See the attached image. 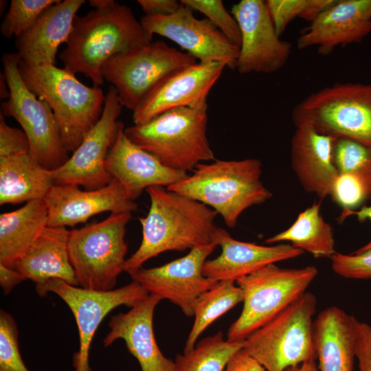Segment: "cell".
Returning a JSON list of instances; mask_svg holds the SVG:
<instances>
[{
	"label": "cell",
	"instance_id": "cell-1",
	"mask_svg": "<svg viewBox=\"0 0 371 371\" xmlns=\"http://www.w3.org/2000/svg\"><path fill=\"white\" fill-rule=\"evenodd\" d=\"M146 190L150 205L146 216L139 218L142 243L126 259L124 271L130 274L166 251L218 245L225 230L215 225L218 214L215 210L163 186H150Z\"/></svg>",
	"mask_w": 371,
	"mask_h": 371
},
{
	"label": "cell",
	"instance_id": "cell-2",
	"mask_svg": "<svg viewBox=\"0 0 371 371\" xmlns=\"http://www.w3.org/2000/svg\"><path fill=\"white\" fill-rule=\"evenodd\" d=\"M153 41L131 9L112 0L106 6L76 16L65 48L59 54L64 68L104 83L102 68L112 56Z\"/></svg>",
	"mask_w": 371,
	"mask_h": 371
},
{
	"label": "cell",
	"instance_id": "cell-3",
	"mask_svg": "<svg viewBox=\"0 0 371 371\" xmlns=\"http://www.w3.org/2000/svg\"><path fill=\"white\" fill-rule=\"evenodd\" d=\"M261 174L257 159H215L199 164L192 175L166 188L207 205L227 227H234L245 210L272 196L260 181Z\"/></svg>",
	"mask_w": 371,
	"mask_h": 371
},
{
	"label": "cell",
	"instance_id": "cell-4",
	"mask_svg": "<svg viewBox=\"0 0 371 371\" xmlns=\"http://www.w3.org/2000/svg\"><path fill=\"white\" fill-rule=\"evenodd\" d=\"M20 74L31 91L46 101L58 124L63 144L73 153L100 120L105 96L76 75L53 65L30 66L20 61Z\"/></svg>",
	"mask_w": 371,
	"mask_h": 371
},
{
	"label": "cell",
	"instance_id": "cell-5",
	"mask_svg": "<svg viewBox=\"0 0 371 371\" xmlns=\"http://www.w3.org/2000/svg\"><path fill=\"white\" fill-rule=\"evenodd\" d=\"M207 104L168 111L124 129L126 137L164 166L187 172L215 160L207 136Z\"/></svg>",
	"mask_w": 371,
	"mask_h": 371
},
{
	"label": "cell",
	"instance_id": "cell-6",
	"mask_svg": "<svg viewBox=\"0 0 371 371\" xmlns=\"http://www.w3.org/2000/svg\"><path fill=\"white\" fill-rule=\"evenodd\" d=\"M317 300L305 292L278 315L251 333L243 350L267 371H285L315 360L313 317Z\"/></svg>",
	"mask_w": 371,
	"mask_h": 371
},
{
	"label": "cell",
	"instance_id": "cell-7",
	"mask_svg": "<svg viewBox=\"0 0 371 371\" xmlns=\"http://www.w3.org/2000/svg\"><path fill=\"white\" fill-rule=\"evenodd\" d=\"M131 213H111L104 220L69 230L68 253L79 286L113 290L124 271L128 247L126 228Z\"/></svg>",
	"mask_w": 371,
	"mask_h": 371
},
{
	"label": "cell",
	"instance_id": "cell-8",
	"mask_svg": "<svg viewBox=\"0 0 371 371\" xmlns=\"http://www.w3.org/2000/svg\"><path fill=\"white\" fill-rule=\"evenodd\" d=\"M317 273L315 266L282 268L273 263L236 280L243 293V308L227 339L244 341L306 292Z\"/></svg>",
	"mask_w": 371,
	"mask_h": 371
},
{
	"label": "cell",
	"instance_id": "cell-9",
	"mask_svg": "<svg viewBox=\"0 0 371 371\" xmlns=\"http://www.w3.org/2000/svg\"><path fill=\"white\" fill-rule=\"evenodd\" d=\"M319 132L371 148V83H334L306 96L292 112Z\"/></svg>",
	"mask_w": 371,
	"mask_h": 371
},
{
	"label": "cell",
	"instance_id": "cell-10",
	"mask_svg": "<svg viewBox=\"0 0 371 371\" xmlns=\"http://www.w3.org/2000/svg\"><path fill=\"white\" fill-rule=\"evenodd\" d=\"M21 60L17 52L5 53L2 56L10 95L1 104V113L19 123L28 138L33 159L45 169L54 170L69 159V153L50 106L24 82L19 70Z\"/></svg>",
	"mask_w": 371,
	"mask_h": 371
},
{
	"label": "cell",
	"instance_id": "cell-11",
	"mask_svg": "<svg viewBox=\"0 0 371 371\" xmlns=\"http://www.w3.org/2000/svg\"><path fill=\"white\" fill-rule=\"evenodd\" d=\"M196 62L187 52L157 41L112 56L101 72L115 89L122 106L133 111L162 80Z\"/></svg>",
	"mask_w": 371,
	"mask_h": 371
},
{
	"label": "cell",
	"instance_id": "cell-12",
	"mask_svg": "<svg viewBox=\"0 0 371 371\" xmlns=\"http://www.w3.org/2000/svg\"><path fill=\"white\" fill-rule=\"evenodd\" d=\"M36 291L41 297L49 292L56 293L67 304L75 317L80 342L79 350L73 357L75 371H91L89 364L90 346L104 317L119 306L131 308L149 295L135 281L118 289L98 291L73 286L57 278L36 284Z\"/></svg>",
	"mask_w": 371,
	"mask_h": 371
},
{
	"label": "cell",
	"instance_id": "cell-13",
	"mask_svg": "<svg viewBox=\"0 0 371 371\" xmlns=\"http://www.w3.org/2000/svg\"><path fill=\"white\" fill-rule=\"evenodd\" d=\"M121 104L114 87L105 95L102 115L69 159L50 170L55 184L75 185L85 190H96L113 179L106 168V159L124 124L118 120Z\"/></svg>",
	"mask_w": 371,
	"mask_h": 371
},
{
	"label": "cell",
	"instance_id": "cell-14",
	"mask_svg": "<svg viewBox=\"0 0 371 371\" xmlns=\"http://www.w3.org/2000/svg\"><path fill=\"white\" fill-rule=\"evenodd\" d=\"M232 14L241 34L238 71L272 74L281 69L289 59L292 45L276 33L265 1L241 0L233 5Z\"/></svg>",
	"mask_w": 371,
	"mask_h": 371
},
{
	"label": "cell",
	"instance_id": "cell-15",
	"mask_svg": "<svg viewBox=\"0 0 371 371\" xmlns=\"http://www.w3.org/2000/svg\"><path fill=\"white\" fill-rule=\"evenodd\" d=\"M140 23L151 36L158 34L172 41L198 61L222 63L236 69L239 47L207 19L196 18L193 10L181 3L171 14L144 15Z\"/></svg>",
	"mask_w": 371,
	"mask_h": 371
},
{
	"label": "cell",
	"instance_id": "cell-16",
	"mask_svg": "<svg viewBox=\"0 0 371 371\" xmlns=\"http://www.w3.org/2000/svg\"><path fill=\"white\" fill-rule=\"evenodd\" d=\"M218 245L212 243L195 247L180 258L160 267H141L129 276L149 294L169 300L179 306L184 315L192 317L197 297L218 282L203 274L207 258Z\"/></svg>",
	"mask_w": 371,
	"mask_h": 371
},
{
	"label": "cell",
	"instance_id": "cell-17",
	"mask_svg": "<svg viewBox=\"0 0 371 371\" xmlns=\"http://www.w3.org/2000/svg\"><path fill=\"white\" fill-rule=\"evenodd\" d=\"M224 63L198 61L158 83L133 111L134 124H142L168 111L207 105V98L221 77Z\"/></svg>",
	"mask_w": 371,
	"mask_h": 371
},
{
	"label": "cell",
	"instance_id": "cell-18",
	"mask_svg": "<svg viewBox=\"0 0 371 371\" xmlns=\"http://www.w3.org/2000/svg\"><path fill=\"white\" fill-rule=\"evenodd\" d=\"M79 187L62 184L52 187L44 199L48 226L74 227L100 213H132L137 210L136 198L115 179L96 190H81Z\"/></svg>",
	"mask_w": 371,
	"mask_h": 371
},
{
	"label": "cell",
	"instance_id": "cell-19",
	"mask_svg": "<svg viewBox=\"0 0 371 371\" xmlns=\"http://www.w3.org/2000/svg\"><path fill=\"white\" fill-rule=\"evenodd\" d=\"M371 33V0H336L310 22L298 36L297 47H316L328 55L335 48L361 42Z\"/></svg>",
	"mask_w": 371,
	"mask_h": 371
},
{
	"label": "cell",
	"instance_id": "cell-20",
	"mask_svg": "<svg viewBox=\"0 0 371 371\" xmlns=\"http://www.w3.org/2000/svg\"><path fill=\"white\" fill-rule=\"evenodd\" d=\"M161 299L149 294L126 313L113 316L110 331L103 339L104 347L118 339L124 341L128 352L137 360L142 371H175L174 361L160 350L153 330V315Z\"/></svg>",
	"mask_w": 371,
	"mask_h": 371
},
{
	"label": "cell",
	"instance_id": "cell-21",
	"mask_svg": "<svg viewBox=\"0 0 371 371\" xmlns=\"http://www.w3.org/2000/svg\"><path fill=\"white\" fill-rule=\"evenodd\" d=\"M291 161L304 189L323 199L330 195L339 172L333 160L336 138L323 134L310 123L295 122Z\"/></svg>",
	"mask_w": 371,
	"mask_h": 371
},
{
	"label": "cell",
	"instance_id": "cell-22",
	"mask_svg": "<svg viewBox=\"0 0 371 371\" xmlns=\"http://www.w3.org/2000/svg\"><path fill=\"white\" fill-rule=\"evenodd\" d=\"M106 168L137 199L150 186H166L186 178L187 172L170 169L119 132L106 159Z\"/></svg>",
	"mask_w": 371,
	"mask_h": 371
},
{
	"label": "cell",
	"instance_id": "cell-23",
	"mask_svg": "<svg viewBox=\"0 0 371 371\" xmlns=\"http://www.w3.org/2000/svg\"><path fill=\"white\" fill-rule=\"evenodd\" d=\"M85 0H58L47 8L35 23L16 38L21 60L30 66L56 65L60 45L66 43L76 13Z\"/></svg>",
	"mask_w": 371,
	"mask_h": 371
},
{
	"label": "cell",
	"instance_id": "cell-24",
	"mask_svg": "<svg viewBox=\"0 0 371 371\" xmlns=\"http://www.w3.org/2000/svg\"><path fill=\"white\" fill-rule=\"evenodd\" d=\"M218 245L221 247V254L207 260L203 267V276L216 281L236 282L267 265L295 258L304 253L291 244L264 246L240 241L225 230Z\"/></svg>",
	"mask_w": 371,
	"mask_h": 371
},
{
	"label": "cell",
	"instance_id": "cell-25",
	"mask_svg": "<svg viewBox=\"0 0 371 371\" xmlns=\"http://www.w3.org/2000/svg\"><path fill=\"white\" fill-rule=\"evenodd\" d=\"M357 319L337 306L322 311L313 322L319 371H353Z\"/></svg>",
	"mask_w": 371,
	"mask_h": 371
},
{
	"label": "cell",
	"instance_id": "cell-26",
	"mask_svg": "<svg viewBox=\"0 0 371 371\" xmlns=\"http://www.w3.org/2000/svg\"><path fill=\"white\" fill-rule=\"evenodd\" d=\"M69 234L65 227L47 225L13 268L35 284L57 278L78 286L69 258Z\"/></svg>",
	"mask_w": 371,
	"mask_h": 371
},
{
	"label": "cell",
	"instance_id": "cell-27",
	"mask_svg": "<svg viewBox=\"0 0 371 371\" xmlns=\"http://www.w3.org/2000/svg\"><path fill=\"white\" fill-rule=\"evenodd\" d=\"M55 184L30 153L0 157V205L44 199Z\"/></svg>",
	"mask_w": 371,
	"mask_h": 371
},
{
	"label": "cell",
	"instance_id": "cell-28",
	"mask_svg": "<svg viewBox=\"0 0 371 371\" xmlns=\"http://www.w3.org/2000/svg\"><path fill=\"white\" fill-rule=\"evenodd\" d=\"M44 199L29 201L23 207L0 215V264L13 268L47 226Z\"/></svg>",
	"mask_w": 371,
	"mask_h": 371
},
{
	"label": "cell",
	"instance_id": "cell-29",
	"mask_svg": "<svg viewBox=\"0 0 371 371\" xmlns=\"http://www.w3.org/2000/svg\"><path fill=\"white\" fill-rule=\"evenodd\" d=\"M320 204L315 202L300 212L289 227L266 239L265 243L290 242L315 258H330L337 253L334 234L330 225L320 214Z\"/></svg>",
	"mask_w": 371,
	"mask_h": 371
},
{
	"label": "cell",
	"instance_id": "cell-30",
	"mask_svg": "<svg viewBox=\"0 0 371 371\" xmlns=\"http://www.w3.org/2000/svg\"><path fill=\"white\" fill-rule=\"evenodd\" d=\"M243 301V293L236 282L221 280L196 300L194 319L183 352L193 349L201 333L216 319Z\"/></svg>",
	"mask_w": 371,
	"mask_h": 371
},
{
	"label": "cell",
	"instance_id": "cell-31",
	"mask_svg": "<svg viewBox=\"0 0 371 371\" xmlns=\"http://www.w3.org/2000/svg\"><path fill=\"white\" fill-rule=\"evenodd\" d=\"M243 344L244 341L225 340L223 333L218 332L199 341L190 351L177 355L175 371H225Z\"/></svg>",
	"mask_w": 371,
	"mask_h": 371
},
{
	"label": "cell",
	"instance_id": "cell-32",
	"mask_svg": "<svg viewBox=\"0 0 371 371\" xmlns=\"http://www.w3.org/2000/svg\"><path fill=\"white\" fill-rule=\"evenodd\" d=\"M333 160L339 173H350L359 177L371 194V148L359 142L336 139Z\"/></svg>",
	"mask_w": 371,
	"mask_h": 371
},
{
	"label": "cell",
	"instance_id": "cell-33",
	"mask_svg": "<svg viewBox=\"0 0 371 371\" xmlns=\"http://www.w3.org/2000/svg\"><path fill=\"white\" fill-rule=\"evenodd\" d=\"M335 1L267 0L265 4L275 30L280 36L289 23L295 18H301L310 23Z\"/></svg>",
	"mask_w": 371,
	"mask_h": 371
},
{
	"label": "cell",
	"instance_id": "cell-34",
	"mask_svg": "<svg viewBox=\"0 0 371 371\" xmlns=\"http://www.w3.org/2000/svg\"><path fill=\"white\" fill-rule=\"evenodd\" d=\"M58 0H12L0 26L7 38H16L29 29L49 6Z\"/></svg>",
	"mask_w": 371,
	"mask_h": 371
},
{
	"label": "cell",
	"instance_id": "cell-35",
	"mask_svg": "<svg viewBox=\"0 0 371 371\" xmlns=\"http://www.w3.org/2000/svg\"><path fill=\"white\" fill-rule=\"evenodd\" d=\"M330 195L342 208L339 222L350 216L356 207L371 196L364 183L350 173H339L333 185Z\"/></svg>",
	"mask_w": 371,
	"mask_h": 371
},
{
	"label": "cell",
	"instance_id": "cell-36",
	"mask_svg": "<svg viewBox=\"0 0 371 371\" xmlns=\"http://www.w3.org/2000/svg\"><path fill=\"white\" fill-rule=\"evenodd\" d=\"M180 2L192 10L203 14L229 41L240 46L241 34L239 25L221 0H180Z\"/></svg>",
	"mask_w": 371,
	"mask_h": 371
},
{
	"label": "cell",
	"instance_id": "cell-37",
	"mask_svg": "<svg viewBox=\"0 0 371 371\" xmlns=\"http://www.w3.org/2000/svg\"><path fill=\"white\" fill-rule=\"evenodd\" d=\"M18 329L14 318L0 311V371H29L19 350Z\"/></svg>",
	"mask_w": 371,
	"mask_h": 371
},
{
	"label": "cell",
	"instance_id": "cell-38",
	"mask_svg": "<svg viewBox=\"0 0 371 371\" xmlns=\"http://www.w3.org/2000/svg\"><path fill=\"white\" fill-rule=\"evenodd\" d=\"M331 267L346 278H371V248L353 251L351 254L336 253L331 258Z\"/></svg>",
	"mask_w": 371,
	"mask_h": 371
},
{
	"label": "cell",
	"instance_id": "cell-39",
	"mask_svg": "<svg viewBox=\"0 0 371 371\" xmlns=\"http://www.w3.org/2000/svg\"><path fill=\"white\" fill-rule=\"evenodd\" d=\"M0 113V157L30 153V142L25 132L8 125Z\"/></svg>",
	"mask_w": 371,
	"mask_h": 371
},
{
	"label": "cell",
	"instance_id": "cell-40",
	"mask_svg": "<svg viewBox=\"0 0 371 371\" xmlns=\"http://www.w3.org/2000/svg\"><path fill=\"white\" fill-rule=\"evenodd\" d=\"M355 355L359 371H371V326L359 320L356 323Z\"/></svg>",
	"mask_w": 371,
	"mask_h": 371
},
{
	"label": "cell",
	"instance_id": "cell-41",
	"mask_svg": "<svg viewBox=\"0 0 371 371\" xmlns=\"http://www.w3.org/2000/svg\"><path fill=\"white\" fill-rule=\"evenodd\" d=\"M137 3L147 16H166L175 12L181 5L176 0H138Z\"/></svg>",
	"mask_w": 371,
	"mask_h": 371
},
{
	"label": "cell",
	"instance_id": "cell-42",
	"mask_svg": "<svg viewBox=\"0 0 371 371\" xmlns=\"http://www.w3.org/2000/svg\"><path fill=\"white\" fill-rule=\"evenodd\" d=\"M225 371H267L264 366L243 348L229 359Z\"/></svg>",
	"mask_w": 371,
	"mask_h": 371
},
{
	"label": "cell",
	"instance_id": "cell-43",
	"mask_svg": "<svg viewBox=\"0 0 371 371\" xmlns=\"http://www.w3.org/2000/svg\"><path fill=\"white\" fill-rule=\"evenodd\" d=\"M23 280L24 277L15 269L0 264V284L5 295Z\"/></svg>",
	"mask_w": 371,
	"mask_h": 371
},
{
	"label": "cell",
	"instance_id": "cell-44",
	"mask_svg": "<svg viewBox=\"0 0 371 371\" xmlns=\"http://www.w3.org/2000/svg\"><path fill=\"white\" fill-rule=\"evenodd\" d=\"M351 215L357 216V218L361 222L368 219L371 221V205L368 206H363L359 210L352 212L350 216ZM369 248H371V240L359 249L363 250Z\"/></svg>",
	"mask_w": 371,
	"mask_h": 371
},
{
	"label": "cell",
	"instance_id": "cell-45",
	"mask_svg": "<svg viewBox=\"0 0 371 371\" xmlns=\"http://www.w3.org/2000/svg\"><path fill=\"white\" fill-rule=\"evenodd\" d=\"M285 371H319L315 360L308 361L303 363L287 368Z\"/></svg>",
	"mask_w": 371,
	"mask_h": 371
},
{
	"label": "cell",
	"instance_id": "cell-46",
	"mask_svg": "<svg viewBox=\"0 0 371 371\" xmlns=\"http://www.w3.org/2000/svg\"><path fill=\"white\" fill-rule=\"evenodd\" d=\"M0 83H1V86H0L1 98L8 99L10 95V91H9V88H8V83H7L6 78L4 74H1Z\"/></svg>",
	"mask_w": 371,
	"mask_h": 371
}]
</instances>
